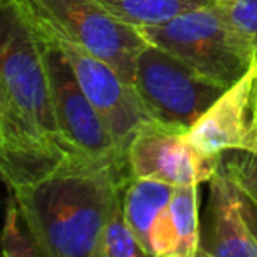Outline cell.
<instances>
[{
    "instance_id": "cell-21",
    "label": "cell",
    "mask_w": 257,
    "mask_h": 257,
    "mask_svg": "<svg viewBox=\"0 0 257 257\" xmlns=\"http://www.w3.org/2000/svg\"><path fill=\"white\" fill-rule=\"evenodd\" d=\"M0 147H2V144H0ZM2 149H4V147H2Z\"/></svg>"
},
{
    "instance_id": "cell-19",
    "label": "cell",
    "mask_w": 257,
    "mask_h": 257,
    "mask_svg": "<svg viewBox=\"0 0 257 257\" xmlns=\"http://www.w3.org/2000/svg\"><path fill=\"white\" fill-rule=\"evenodd\" d=\"M241 205H243V212H245V217H247L248 224H250L252 229H254V233L257 234V205L252 203V201L248 200L243 193H241Z\"/></svg>"
},
{
    "instance_id": "cell-18",
    "label": "cell",
    "mask_w": 257,
    "mask_h": 257,
    "mask_svg": "<svg viewBox=\"0 0 257 257\" xmlns=\"http://www.w3.org/2000/svg\"><path fill=\"white\" fill-rule=\"evenodd\" d=\"M25 180H28L27 172L0 147V182H4L11 189Z\"/></svg>"
},
{
    "instance_id": "cell-6",
    "label": "cell",
    "mask_w": 257,
    "mask_h": 257,
    "mask_svg": "<svg viewBox=\"0 0 257 257\" xmlns=\"http://www.w3.org/2000/svg\"><path fill=\"white\" fill-rule=\"evenodd\" d=\"M46 68L49 91L61 142L70 153L89 158L126 161L117 151L102 117L79 84L70 61L56 42L46 39Z\"/></svg>"
},
{
    "instance_id": "cell-9",
    "label": "cell",
    "mask_w": 257,
    "mask_h": 257,
    "mask_svg": "<svg viewBox=\"0 0 257 257\" xmlns=\"http://www.w3.org/2000/svg\"><path fill=\"white\" fill-rule=\"evenodd\" d=\"M187 140L208 158L227 151L257 156V61L187 130Z\"/></svg>"
},
{
    "instance_id": "cell-1",
    "label": "cell",
    "mask_w": 257,
    "mask_h": 257,
    "mask_svg": "<svg viewBox=\"0 0 257 257\" xmlns=\"http://www.w3.org/2000/svg\"><path fill=\"white\" fill-rule=\"evenodd\" d=\"M130 177L121 159L68 154L9 191L44 257H96L112 206Z\"/></svg>"
},
{
    "instance_id": "cell-10",
    "label": "cell",
    "mask_w": 257,
    "mask_h": 257,
    "mask_svg": "<svg viewBox=\"0 0 257 257\" xmlns=\"http://www.w3.org/2000/svg\"><path fill=\"white\" fill-rule=\"evenodd\" d=\"M175 186L130 177L121 191L122 213L139 241L154 257H172L170 201Z\"/></svg>"
},
{
    "instance_id": "cell-3",
    "label": "cell",
    "mask_w": 257,
    "mask_h": 257,
    "mask_svg": "<svg viewBox=\"0 0 257 257\" xmlns=\"http://www.w3.org/2000/svg\"><path fill=\"white\" fill-rule=\"evenodd\" d=\"M139 32L151 46L173 54L224 89L240 81L257 61L252 46L231 25L220 2Z\"/></svg>"
},
{
    "instance_id": "cell-13",
    "label": "cell",
    "mask_w": 257,
    "mask_h": 257,
    "mask_svg": "<svg viewBox=\"0 0 257 257\" xmlns=\"http://www.w3.org/2000/svg\"><path fill=\"white\" fill-rule=\"evenodd\" d=\"M198 201H200L198 184L175 187V193L170 201L172 231L175 236L173 257H196L200 252L201 241Z\"/></svg>"
},
{
    "instance_id": "cell-14",
    "label": "cell",
    "mask_w": 257,
    "mask_h": 257,
    "mask_svg": "<svg viewBox=\"0 0 257 257\" xmlns=\"http://www.w3.org/2000/svg\"><path fill=\"white\" fill-rule=\"evenodd\" d=\"M96 257H154L144 248L139 238L130 229L122 213L121 194L112 206L110 217L103 227Z\"/></svg>"
},
{
    "instance_id": "cell-20",
    "label": "cell",
    "mask_w": 257,
    "mask_h": 257,
    "mask_svg": "<svg viewBox=\"0 0 257 257\" xmlns=\"http://www.w3.org/2000/svg\"><path fill=\"white\" fill-rule=\"evenodd\" d=\"M196 257H212V255H210L208 252H206L205 248L201 247V248H200V252H198V255H196Z\"/></svg>"
},
{
    "instance_id": "cell-16",
    "label": "cell",
    "mask_w": 257,
    "mask_h": 257,
    "mask_svg": "<svg viewBox=\"0 0 257 257\" xmlns=\"http://www.w3.org/2000/svg\"><path fill=\"white\" fill-rule=\"evenodd\" d=\"M219 172H222L252 203L257 205V156L243 151L220 154Z\"/></svg>"
},
{
    "instance_id": "cell-15",
    "label": "cell",
    "mask_w": 257,
    "mask_h": 257,
    "mask_svg": "<svg viewBox=\"0 0 257 257\" xmlns=\"http://www.w3.org/2000/svg\"><path fill=\"white\" fill-rule=\"evenodd\" d=\"M0 257H44L13 196H9L7 201L4 226L0 231Z\"/></svg>"
},
{
    "instance_id": "cell-7",
    "label": "cell",
    "mask_w": 257,
    "mask_h": 257,
    "mask_svg": "<svg viewBox=\"0 0 257 257\" xmlns=\"http://www.w3.org/2000/svg\"><path fill=\"white\" fill-rule=\"evenodd\" d=\"M220 158L198 153L187 140V130L151 119L140 126L126 151L132 177L151 179L170 186L210 182Z\"/></svg>"
},
{
    "instance_id": "cell-8",
    "label": "cell",
    "mask_w": 257,
    "mask_h": 257,
    "mask_svg": "<svg viewBox=\"0 0 257 257\" xmlns=\"http://www.w3.org/2000/svg\"><path fill=\"white\" fill-rule=\"evenodd\" d=\"M53 42L60 46L70 61L82 91L102 117L117 151L126 158V151L140 126L153 119L135 86L126 82L108 63L84 49L65 42Z\"/></svg>"
},
{
    "instance_id": "cell-5",
    "label": "cell",
    "mask_w": 257,
    "mask_h": 257,
    "mask_svg": "<svg viewBox=\"0 0 257 257\" xmlns=\"http://www.w3.org/2000/svg\"><path fill=\"white\" fill-rule=\"evenodd\" d=\"M133 86L151 117L186 130L224 93L179 58L151 44L137 58Z\"/></svg>"
},
{
    "instance_id": "cell-12",
    "label": "cell",
    "mask_w": 257,
    "mask_h": 257,
    "mask_svg": "<svg viewBox=\"0 0 257 257\" xmlns=\"http://www.w3.org/2000/svg\"><path fill=\"white\" fill-rule=\"evenodd\" d=\"M119 21L135 28L161 25L184 13L208 7L219 0H98Z\"/></svg>"
},
{
    "instance_id": "cell-11",
    "label": "cell",
    "mask_w": 257,
    "mask_h": 257,
    "mask_svg": "<svg viewBox=\"0 0 257 257\" xmlns=\"http://www.w3.org/2000/svg\"><path fill=\"white\" fill-rule=\"evenodd\" d=\"M208 233L205 248L212 257H257V234L248 224L241 193L217 168L210 179Z\"/></svg>"
},
{
    "instance_id": "cell-2",
    "label": "cell",
    "mask_w": 257,
    "mask_h": 257,
    "mask_svg": "<svg viewBox=\"0 0 257 257\" xmlns=\"http://www.w3.org/2000/svg\"><path fill=\"white\" fill-rule=\"evenodd\" d=\"M46 44L16 0H0V144L28 180L74 154L54 121Z\"/></svg>"
},
{
    "instance_id": "cell-4",
    "label": "cell",
    "mask_w": 257,
    "mask_h": 257,
    "mask_svg": "<svg viewBox=\"0 0 257 257\" xmlns=\"http://www.w3.org/2000/svg\"><path fill=\"white\" fill-rule=\"evenodd\" d=\"M16 2L44 37L84 49L133 84L137 58L149 46L139 28L119 21L98 0Z\"/></svg>"
},
{
    "instance_id": "cell-17",
    "label": "cell",
    "mask_w": 257,
    "mask_h": 257,
    "mask_svg": "<svg viewBox=\"0 0 257 257\" xmlns=\"http://www.w3.org/2000/svg\"><path fill=\"white\" fill-rule=\"evenodd\" d=\"M236 32L252 46L257 60V0H219Z\"/></svg>"
}]
</instances>
